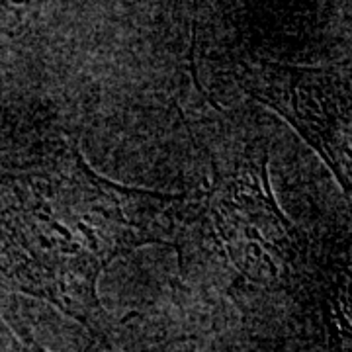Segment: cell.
Here are the masks:
<instances>
[{
    "label": "cell",
    "instance_id": "obj_4",
    "mask_svg": "<svg viewBox=\"0 0 352 352\" xmlns=\"http://www.w3.org/2000/svg\"><path fill=\"white\" fill-rule=\"evenodd\" d=\"M36 352H43V351H36Z\"/></svg>",
    "mask_w": 352,
    "mask_h": 352
},
{
    "label": "cell",
    "instance_id": "obj_1",
    "mask_svg": "<svg viewBox=\"0 0 352 352\" xmlns=\"http://www.w3.org/2000/svg\"><path fill=\"white\" fill-rule=\"evenodd\" d=\"M188 194H155L98 176L76 147H63L24 178L2 219L4 270L25 292L57 305L88 333L104 319L98 278L116 256L143 245L175 247L200 217Z\"/></svg>",
    "mask_w": 352,
    "mask_h": 352
},
{
    "label": "cell",
    "instance_id": "obj_2",
    "mask_svg": "<svg viewBox=\"0 0 352 352\" xmlns=\"http://www.w3.org/2000/svg\"><path fill=\"white\" fill-rule=\"evenodd\" d=\"M268 151L252 149L229 166L214 164L210 210L227 254L245 276L264 286L294 282L298 231L278 210L268 184Z\"/></svg>",
    "mask_w": 352,
    "mask_h": 352
},
{
    "label": "cell",
    "instance_id": "obj_3",
    "mask_svg": "<svg viewBox=\"0 0 352 352\" xmlns=\"http://www.w3.org/2000/svg\"><path fill=\"white\" fill-rule=\"evenodd\" d=\"M235 76L252 98L280 113L351 192L349 80L329 69L272 61H239Z\"/></svg>",
    "mask_w": 352,
    "mask_h": 352
}]
</instances>
